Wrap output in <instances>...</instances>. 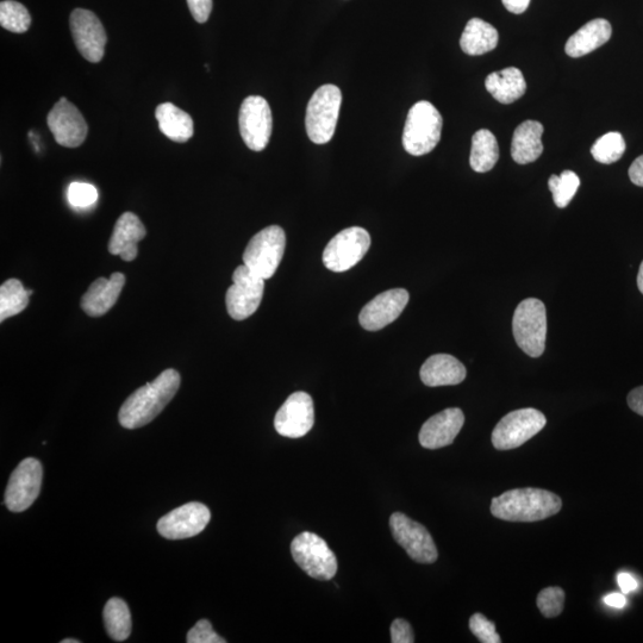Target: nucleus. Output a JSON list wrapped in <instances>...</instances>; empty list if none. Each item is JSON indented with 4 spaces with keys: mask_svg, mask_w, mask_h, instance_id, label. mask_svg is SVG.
Segmentation results:
<instances>
[{
    "mask_svg": "<svg viewBox=\"0 0 643 643\" xmlns=\"http://www.w3.org/2000/svg\"><path fill=\"white\" fill-rule=\"evenodd\" d=\"M499 147L496 136L488 129H480L473 135L470 164L473 171L486 173L496 166Z\"/></svg>",
    "mask_w": 643,
    "mask_h": 643,
    "instance_id": "obj_28",
    "label": "nucleus"
},
{
    "mask_svg": "<svg viewBox=\"0 0 643 643\" xmlns=\"http://www.w3.org/2000/svg\"><path fill=\"white\" fill-rule=\"evenodd\" d=\"M626 152V141L617 131L605 134L591 148L593 159L604 165H611L620 160Z\"/></svg>",
    "mask_w": 643,
    "mask_h": 643,
    "instance_id": "obj_32",
    "label": "nucleus"
},
{
    "mask_svg": "<svg viewBox=\"0 0 643 643\" xmlns=\"http://www.w3.org/2000/svg\"><path fill=\"white\" fill-rule=\"evenodd\" d=\"M193 18L198 23H205L209 20L212 11V0H187Z\"/></svg>",
    "mask_w": 643,
    "mask_h": 643,
    "instance_id": "obj_39",
    "label": "nucleus"
},
{
    "mask_svg": "<svg viewBox=\"0 0 643 643\" xmlns=\"http://www.w3.org/2000/svg\"><path fill=\"white\" fill-rule=\"evenodd\" d=\"M465 423L464 412L458 408L446 409L430 417L423 424L420 432L421 446L427 449H439L452 445Z\"/></svg>",
    "mask_w": 643,
    "mask_h": 643,
    "instance_id": "obj_19",
    "label": "nucleus"
},
{
    "mask_svg": "<svg viewBox=\"0 0 643 643\" xmlns=\"http://www.w3.org/2000/svg\"><path fill=\"white\" fill-rule=\"evenodd\" d=\"M498 31L490 23L472 18L460 39V47L467 55H483L493 51L498 45Z\"/></svg>",
    "mask_w": 643,
    "mask_h": 643,
    "instance_id": "obj_27",
    "label": "nucleus"
},
{
    "mask_svg": "<svg viewBox=\"0 0 643 643\" xmlns=\"http://www.w3.org/2000/svg\"><path fill=\"white\" fill-rule=\"evenodd\" d=\"M604 602L608 604L609 607L622 609L626 607L627 599L622 593H611V595L604 598Z\"/></svg>",
    "mask_w": 643,
    "mask_h": 643,
    "instance_id": "obj_44",
    "label": "nucleus"
},
{
    "mask_svg": "<svg viewBox=\"0 0 643 643\" xmlns=\"http://www.w3.org/2000/svg\"><path fill=\"white\" fill-rule=\"evenodd\" d=\"M563 501L553 492L542 489H515L492 499L491 513L508 522H538L557 515Z\"/></svg>",
    "mask_w": 643,
    "mask_h": 643,
    "instance_id": "obj_2",
    "label": "nucleus"
},
{
    "mask_svg": "<svg viewBox=\"0 0 643 643\" xmlns=\"http://www.w3.org/2000/svg\"><path fill=\"white\" fill-rule=\"evenodd\" d=\"M49 130L52 131L54 139L60 146L66 148H77L83 145L86 140L87 123L76 105L61 98L47 117Z\"/></svg>",
    "mask_w": 643,
    "mask_h": 643,
    "instance_id": "obj_17",
    "label": "nucleus"
},
{
    "mask_svg": "<svg viewBox=\"0 0 643 643\" xmlns=\"http://www.w3.org/2000/svg\"><path fill=\"white\" fill-rule=\"evenodd\" d=\"M0 24L15 34H23L31 26V16L26 6L15 0H5L0 4Z\"/></svg>",
    "mask_w": 643,
    "mask_h": 643,
    "instance_id": "obj_31",
    "label": "nucleus"
},
{
    "mask_svg": "<svg viewBox=\"0 0 643 643\" xmlns=\"http://www.w3.org/2000/svg\"><path fill=\"white\" fill-rule=\"evenodd\" d=\"M565 603V591L561 588L543 589L538 596V607L541 614L547 618H553L563 613Z\"/></svg>",
    "mask_w": 643,
    "mask_h": 643,
    "instance_id": "obj_34",
    "label": "nucleus"
},
{
    "mask_svg": "<svg viewBox=\"0 0 643 643\" xmlns=\"http://www.w3.org/2000/svg\"><path fill=\"white\" fill-rule=\"evenodd\" d=\"M98 191L95 186L85 183H72L68 189V201L74 208L85 209L95 204Z\"/></svg>",
    "mask_w": 643,
    "mask_h": 643,
    "instance_id": "obj_35",
    "label": "nucleus"
},
{
    "mask_svg": "<svg viewBox=\"0 0 643 643\" xmlns=\"http://www.w3.org/2000/svg\"><path fill=\"white\" fill-rule=\"evenodd\" d=\"M240 133L247 147L261 152L270 143L273 117L270 104L260 96L247 97L239 115Z\"/></svg>",
    "mask_w": 643,
    "mask_h": 643,
    "instance_id": "obj_12",
    "label": "nucleus"
},
{
    "mask_svg": "<svg viewBox=\"0 0 643 643\" xmlns=\"http://www.w3.org/2000/svg\"><path fill=\"white\" fill-rule=\"evenodd\" d=\"M470 629L476 638L483 643H501L502 639L492 623L482 614H474L470 620Z\"/></svg>",
    "mask_w": 643,
    "mask_h": 643,
    "instance_id": "obj_36",
    "label": "nucleus"
},
{
    "mask_svg": "<svg viewBox=\"0 0 643 643\" xmlns=\"http://www.w3.org/2000/svg\"><path fill=\"white\" fill-rule=\"evenodd\" d=\"M285 247L286 235L283 228L267 227L249 241L243 253V264L262 279H270L283 260Z\"/></svg>",
    "mask_w": 643,
    "mask_h": 643,
    "instance_id": "obj_6",
    "label": "nucleus"
},
{
    "mask_svg": "<svg viewBox=\"0 0 643 643\" xmlns=\"http://www.w3.org/2000/svg\"><path fill=\"white\" fill-rule=\"evenodd\" d=\"M391 642L412 643L415 642V635L412 632L411 624L403 618H397L391 626Z\"/></svg>",
    "mask_w": 643,
    "mask_h": 643,
    "instance_id": "obj_38",
    "label": "nucleus"
},
{
    "mask_svg": "<svg viewBox=\"0 0 643 643\" xmlns=\"http://www.w3.org/2000/svg\"><path fill=\"white\" fill-rule=\"evenodd\" d=\"M370 247L371 236L366 229L352 227L342 230L324 249L323 264L332 272H346L359 264Z\"/></svg>",
    "mask_w": 643,
    "mask_h": 643,
    "instance_id": "obj_9",
    "label": "nucleus"
},
{
    "mask_svg": "<svg viewBox=\"0 0 643 643\" xmlns=\"http://www.w3.org/2000/svg\"><path fill=\"white\" fill-rule=\"evenodd\" d=\"M617 582L623 593L633 592L638 589L639 586L635 578L630 576L629 573L618 574Z\"/></svg>",
    "mask_w": 643,
    "mask_h": 643,
    "instance_id": "obj_42",
    "label": "nucleus"
},
{
    "mask_svg": "<svg viewBox=\"0 0 643 643\" xmlns=\"http://www.w3.org/2000/svg\"><path fill=\"white\" fill-rule=\"evenodd\" d=\"M104 623L110 638L126 641L131 634V615L128 604L121 598H111L104 608Z\"/></svg>",
    "mask_w": 643,
    "mask_h": 643,
    "instance_id": "obj_29",
    "label": "nucleus"
},
{
    "mask_svg": "<svg viewBox=\"0 0 643 643\" xmlns=\"http://www.w3.org/2000/svg\"><path fill=\"white\" fill-rule=\"evenodd\" d=\"M443 120L432 103H416L409 111L403 131V147L412 156L426 155L439 145Z\"/></svg>",
    "mask_w": 643,
    "mask_h": 643,
    "instance_id": "obj_3",
    "label": "nucleus"
},
{
    "mask_svg": "<svg viewBox=\"0 0 643 643\" xmlns=\"http://www.w3.org/2000/svg\"><path fill=\"white\" fill-rule=\"evenodd\" d=\"M180 382V374L170 368L162 372L152 383L137 389L123 403L118 414L121 426L137 429L151 423L177 395Z\"/></svg>",
    "mask_w": 643,
    "mask_h": 643,
    "instance_id": "obj_1",
    "label": "nucleus"
},
{
    "mask_svg": "<svg viewBox=\"0 0 643 643\" xmlns=\"http://www.w3.org/2000/svg\"><path fill=\"white\" fill-rule=\"evenodd\" d=\"M27 291H28V295H29V296L33 295V293H34V292H33V291H31V290H27Z\"/></svg>",
    "mask_w": 643,
    "mask_h": 643,
    "instance_id": "obj_47",
    "label": "nucleus"
},
{
    "mask_svg": "<svg viewBox=\"0 0 643 643\" xmlns=\"http://www.w3.org/2000/svg\"><path fill=\"white\" fill-rule=\"evenodd\" d=\"M638 287H639L640 292L643 295V261H642V264L640 266V270H639V274H638Z\"/></svg>",
    "mask_w": 643,
    "mask_h": 643,
    "instance_id": "obj_45",
    "label": "nucleus"
},
{
    "mask_svg": "<svg viewBox=\"0 0 643 643\" xmlns=\"http://www.w3.org/2000/svg\"><path fill=\"white\" fill-rule=\"evenodd\" d=\"M155 117L161 133L174 142H187L195 133L192 117L172 103L160 104Z\"/></svg>",
    "mask_w": 643,
    "mask_h": 643,
    "instance_id": "obj_26",
    "label": "nucleus"
},
{
    "mask_svg": "<svg viewBox=\"0 0 643 643\" xmlns=\"http://www.w3.org/2000/svg\"><path fill=\"white\" fill-rule=\"evenodd\" d=\"M554 203L560 209L566 208L571 203L580 186V179L572 171H564L561 176H552L548 180Z\"/></svg>",
    "mask_w": 643,
    "mask_h": 643,
    "instance_id": "obj_33",
    "label": "nucleus"
},
{
    "mask_svg": "<svg viewBox=\"0 0 643 643\" xmlns=\"http://www.w3.org/2000/svg\"><path fill=\"white\" fill-rule=\"evenodd\" d=\"M211 514L202 503H187L174 509L158 522V532L168 540H184L201 534L210 522Z\"/></svg>",
    "mask_w": 643,
    "mask_h": 643,
    "instance_id": "obj_16",
    "label": "nucleus"
},
{
    "mask_svg": "<svg viewBox=\"0 0 643 643\" xmlns=\"http://www.w3.org/2000/svg\"><path fill=\"white\" fill-rule=\"evenodd\" d=\"M70 27L79 53L92 64L101 62L108 36L99 18L92 11L76 9L71 14Z\"/></svg>",
    "mask_w": 643,
    "mask_h": 643,
    "instance_id": "obj_14",
    "label": "nucleus"
},
{
    "mask_svg": "<svg viewBox=\"0 0 643 643\" xmlns=\"http://www.w3.org/2000/svg\"><path fill=\"white\" fill-rule=\"evenodd\" d=\"M393 538L409 557L420 564H433L439 558L432 535L427 528L407 515L395 513L390 517Z\"/></svg>",
    "mask_w": 643,
    "mask_h": 643,
    "instance_id": "obj_11",
    "label": "nucleus"
},
{
    "mask_svg": "<svg viewBox=\"0 0 643 643\" xmlns=\"http://www.w3.org/2000/svg\"><path fill=\"white\" fill-rule=\"evenodd\" d=\"M543 126L538 121H526L515 130L511 156L520 165L532 164L543 153Z\"/></svg>",
    "mask_w": 643,
    "mask_h": 643,
    "instance_id": "obj_24",
    "label": "nucleus"
},
{
    "mask_svg": "<svg viewBox=\"0 0 643 643\" xmlns=\"http://www.w3.org/2000/svg\"><path fill=\"white\" fill-rule=\"evenodd\" d=\"M505 9L511 14L520 15L526 12L530 4V0H502Z\"/></svg>",
    "mask_w": 643,
    "mask_h": 643,
    "instance_id": "obj_43",
    "label": "nucleus"
},
{
    "mask_svg": "<svg viewBox=\"0 0 643 643\" xmlns=\"http://www.w3.org/2000/svg\"><path fill=\"white\" fill-rule=\"evenodd\" d=\"M513 333L518 347L532 358L545 352L547 312L539 299L528 298L518 304L513 318Z\"/></svg>",
    "mask_w": 643,
    "mask_h": 643,
    "instance_id": "obj_5",
    "label": "nucleus"
},
{
    "mask_svg": "<svg viewBox=\"0 0 643 643\" xmlns=\"http://www.w3.org/2000/svg\"><path fill=\"white\" fill-rule=\"evenodd\" d=\"M485 86L491 96L502 104L518 101L527 90L522 72L515 67L491 73L485 80Z\"/></svg>",
    "mask_w": 643,
    "mask_h": 643,
    "instance_id": "obj_25",
    "label": "nucleus"
},
{
    "mask_svg": "<svg viewBox=\"0 0 643 643\" xmlns=\"http://www.w3.org/2000/svg\"><path fill=\"white\" fill-rule=\"evenodd\" d=\"M424 385L429 387L451 386L463 383L466 367L449 354H436L424 362L420 372Z\"/></svg>",
    "mask_w": 643,
    "mask_h": 643,
    "instance_id": "obj_22",
    "label": "nucleus"
},
{
    "mask_svg": "<svg viewBox=\"0 0 643 643\" xmlns=\"http://www.w3.org/2000/svg\"><path fill=\"white\" fill-rule=\"evenodd\" d=\"M342 93L335 85H323L308 104L305 127L309 139L316 145H326L333 139L339 121Z\"/></svg>",
    "mask_w": 643,
    "mask_h": 643,
    "instance_id": "obj_4",
    "label": "nucleus"
},
{
    "mask_svg": "<svg viewBox=\"0 0 643 643\" xmlns=\"http://www.w3.org/2000/svg\"><path fill=\"white\" fill-rule=\"evenodd\" d=\"M409 292L395 289L380 293L368 302L359 315L361 327L368 332H377L395 322L409 303Z\"/></svg>",
    "mask_w": 643,
    "mask_h": 643,
    "instance_id": "obj_18",
    "label": "nucleus"
},
{
    "mask_svg": "<svg viewBox=\"0 0 643 643\" xmlns=\"http://www.w3.org/2000/svg\"><path fill=\"white\" fill-rule=\"evenodd\" d=\"M265 279L255 274L246 265L236 268L233 285L226 296L227 310L235 321L247 320L257 312L264 297Z\"/></svg>",
    "mask_w": 643,
    "mask_h": 643,
    "instance_id": "obj_10",
    "label": "nucleus"
},
{
    "mask_svg": "<svg viewBox=\"0 0 643 643\" xmlns=\"http://www.w3.org/2000/svg\"><path fill=\"white\" fill-rule=\"evenodd\" d=\"M28 291L18 279H9L0 286V322L21 314L29 304Z\"/></svg>",
    "mask_w": 643,
    "mask_h": 643,
    "instance_id": "obj_30",
    "label": "nucleus"
},
{
    "mask_svg": "<svg viewBox=\"0 0 643 643\" xmlns=\"http://www.w3.org/2000/svg\"><path fill=\"white\" fill-rule=\"evenodd\" d=\"M629 408L643 417V386L630 391L627 397Z\"/></svg>",
    "mask_w": 643,
    "mask_h": 643,
    "instance_id": "obj_40",
    "label": "nucleus"
},
{
    "mask_svg": "<svg viewBox=\"0 0 643 643\" xmlns=\"http://www.w3.org/2000/svg\"><path fill=\"white\" fill-rule=\"evenodd\" d=\"M187 642L189 643H226L227 640L221 638L220 635L215 633L211 623L208 620L199 621L193 627L189 634H187Z\"/></svg>",
    "mask_w": 643,
    "mask_h": 643,
    "instance_id": "obj_37",
    "label": "nucleus"
},
{
    "mask_svg": "<svg viewBox=\"0 0 643 643\" xmlns=\"http://www.w3.org/2000/svg\"><path fill=\"white\" fill-rule=\"evenodd\" d=\"M145 226L133 212H124L118 218L109 242V252L120 255L124 261H133L139 254L137 243L145 239Z\"/></svg>",
    "mask_w": 643,
    "mask_h": 643,
    "instance_id": "obj_21",
    "label": "nucleus"
},
{
    "mask_svg": "<svg viewBox=\"0 0 643 643\" xmlns=\"http://www.w3.org/2000/svg\"><path fill=\"white\" fill-rule=\"evenodd\" d=\"M547 423L541 411L527 408L510 412L498 422L492 432V445L498 451L521 447L538 435Z\"/></svg>",
    "mask_w": 643,
    "mask_h": 643,
    "instance_id": "obj_8",
    "label": "nucleus"
},
{
    "mask_svg": "<svg viewBox=\"0 0 643 643\" xmlns=\"http://www.w3.org/2000/svg\"><path fill=\"white\" fill-rule=\"evenodd\" d=\"M629 178L636 186L643 187V155L639 156L630 166Z\"/></svg>",
    "mask_w": 643,
    "mask_h": 643,
    "instance_id": "obj_41",
    "label": "nucleus"
},
{
    "mask_svg": "<svg viewBox=\"0 0 643 643\" xmlns=\"http://www.w3.org/2000/svg\"><path fill=\"white\" fill-rule=\"evenodd\" d=\"M314 423V401L302 391L292 393L274 418L277 432L290 439L303 438L314 427Z\"/></svg>",
    "mask_w": 643,
    "mask_h": 643,
    "instance_id": "obj_15",
    "label": "nucleus"
},
{
    "mask_svg": "<svg viewBox=\"0 0 643 643\" xmlns=\"http://www.w3.org/2000/svg\"><path fill=\"white\" fill-rule=\"evenodd\" d=\"M124 284L126 277L118 272L112 274L110 279H97L81 298V308L91 317L105 315L120 298Z\"/></svg>",
    "mask_w": 643,
    "mask_h": 643,
    "instance_id": "obj_20",
    "label": "nucleus"
},
{
    "mask_svg": "<svg viewBox=\"0 0 643 643\" xmlns=\"http://www.w3.org/2000/svg\"><path fill=\"white\" fill-rule=\"evenodd\" d=\"M611 34H613L611 24L603 18H597V20L586 23L583 28H580L568 39L565 52L571 58L588 55L604 46L610 40Z\"/></svg>",
    "mask_w": 643,
    "mask_h": 643,
    "instance_id": "obj_23",
    "label": "nucleus"
},
{
    "mask_svg": "<svg viewBox=\"0 0 643 643\" xmlns=\"http://www.w3.org/2000/svg\"><path fill=\"white\" fill-rule=\"evenodd\" d=\"M43 468L39 460L24 459L12 472L5 491V505L12 513H22L34 504L40 495Z\"/></svg>",
    "mask_w": 643,
    "mask_h": 643,
    "instance_id": "obj_13",
    "label": "nucleus"
},
{
    "mask_svg": "<svg viewBox=\"0 0 643 643\" xmlns=\"http://www.w3.org/2000/svg\"><path fill=\"white\" fill-rule=\"evenodd\" d=\"M61 643H80V641L73 640V639H66V640H62Z\"/></svg>",
    "mask_w": 643,
    "mask_h": 643,
    "instance_id": "obj_46",
    "label": "nucleus"
},
{
    "mask_svg": "<svg viewBox=\"0 0 643 643\" xmlns=\"http://www.w3.org/2000/svg\"><path fill=\"white\" fill-rule=\"evenodd\" d=\"M291 553L297 565L311 578L333 579L337 572V559L328 543L317 534L304 532L291 543Z\"/></svg>",
    "mask_w": 643,
    "mask_h": 643,
    "instance_id": "obj_7",
    "label": "nucleus"
}]
</instances>
